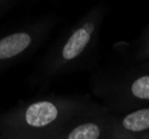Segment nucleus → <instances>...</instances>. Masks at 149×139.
Here are the masks:
<instances>
[{"label":"nucleus","instance_id":"nucleus-1","mask_svg":"<svg viewBox=\"0 0 149 139\" xmlns=\"http://www.w3.org/2000/svg\"><path fill=\"white\" fill-rule=\"evenodd\" d=\"M81 109L77 101L66 98H46L26 105L17 114L19 124L38 137L55 139L60 128Z\"/></svg>","mask_w":149,"mask_h":139},{"label":"nucleus","instance_id":"nucleus-2","mask_svg":"<svg viewBox=\"0 0 149 139\" xmlns=\"http://www.w3.org/2000/svg\"><path fill=\"white\" fill-rule=\"evenodd\" d=\"M101 19V7H96L90 10L58 44L49 59L47 70L58 72L80 60L93 46Z\"/></svg>","mask_w":149,"mask_h":139},{"label":"nucleus","instance_id":"nucleus-3","mask_svg":"<svg viewBox=\"0 0 149 139\" xmlns=\"http://www.w3.org/2000/svg\"><path fill=\"white\" fill-rule=\"evenodd\" d=\"M49 24H39L0 38V63L15 60L28 52L44 36Z\"/></svg>","mask_w":149,"mask_h":139},{"label":"nucleus","instance_id":"nucleus-4","mask_svg":"<svg viewBox=\"0 0 149 139\" xmlns=\"http://www.w3.org/2000/svg\"><path fill=\"white\" fill-rule=\"evenodd\" d=\"M112 133L121 139H149V106L136 108L111 120Z\"/></svg>","mask_w":149,"mask_h":139},{"label":"nucleus","instance_id":"nucleus-5","mask_svg":"<svg viewBox=\"0 0 149 139\" xmlns=\"http://www.w3.org/2000/svg\"><path fill=\"white\" fill-rule=\"evenodd\" d=\"M107 131L112 133L111 120H84L70 127L68 130L58 133L55 139H102Z\"/></svg>","mask_w":149,"mask_h":139},{"label":"nucleus","instance_id":"nucleus-6","mask_svg":"<svg viewBox=\"0 0 149 139\" xmlns=\"http://www.w3.org/2000/svg\"><path fill=\"white\" fill-rule=\"evenodd\" d=\"M120 97L128 104L137 105V108L149 104V74L139 75L125 82Z\"/></svg>","mask_w":149,"mask_h":139},{"label":"nucleus","instance_id":"nucleus-7","mask_svg":"<svg viewBox=\"0 0 149 139\" xmlns=\"http://www.w3.org/2000/svg\"><path fill=\"white\" fill-rule=\"evenodd\" d=\"M138 58L139 59H148L149 58V29L145 33L143 41L140 44V48L138 51Z\"/></svg>","mask_w":149,"mask_h":139},{"label":"nucleus","instance_id":"nucleus-8","mask_svg":"<svg viewBox=\"0 0 149 139\" xmlns=\"http://www.w3.org/2000/svg\"><path fill=\"white\" fill-rule=\"evenodd\" d=\"M20 0H0V13H5L10 7Z\"/></svg>","mask_w":149,"mask_h":139},{"label":"nucleus","instance_id":"nucleus-9","mask_svg":"<svg viewBox=\"0 0 149 139\" xmlns=\"http://www.w3.org/2000/svg\"><path fill=\"white\" fill-rule=\"evenodd\" d=\"M109 139H121V138H119L118 136H116V135H113V133H112Z\"/></svg>","mask_w":149,"mask_h":139},{"label":"nucleus","instance_id":"nucleus-10","mask_svg":"<svg viewBox=\"0 0 149 139\" xmlns=\"http://www.w3.org/2000/svg\"><path fill=\"white\" fill-rule=\"evenodd\" d=\"M147 68H148V69H149V63H148V66H147Z\"/></svg>","mask_w":149,"mask_h":139}]
</instances>
